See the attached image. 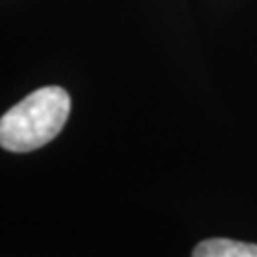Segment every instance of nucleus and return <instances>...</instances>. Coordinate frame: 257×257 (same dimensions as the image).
<instances>
[{"label": "nucleus", "instance_id": "nucleus-1", "mask_svg": "<svg viewBox=\"0 0 257 257\" xmlns=\"http://www.w3.org/2000/svg\"><path fill=\"white\" fill-rule=\"evenodd\" d=\"M71 114V97L59 86H44L14 105L0 120V145L10 153H31L59 136Z\"/></svg>", "mask_w": 257, "mask_h": 257}, {"label": "nucleus", "instance_id": "nucleus-2", "mask_svg": "<svg viewBox=\"0 0 257 257\" xmlns=\"http://www.w3.org/2000/svg\"><path fill=\"white\" fill-rule=\"evenodd\" d=\"M193 257H257V244L230 238H210L196 244Z\"/></svg>", "mask_w": 257, "mask_h": 257}]
</instances>
